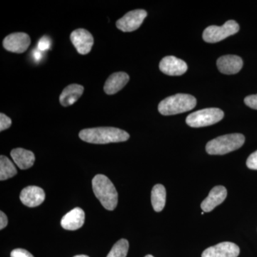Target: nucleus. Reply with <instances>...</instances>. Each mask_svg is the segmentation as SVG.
<instances>
[{
  "label": "nucleus",
  "instance_id": "1",
  "mask_svg": "<svg viewBox=\"0 0 257 257\" xmlns=\"http://www.w3.org/2000/svg\"><path fill=\"white\" fill-rule=\"evenodd\" d=\"M79 136L86 143L99 145L122 143L130 139V135L126 132L114 127L85 128L79 133Z\"/></svg>",
  "mask_w": 257,
  "mask_h": 257
},
{
  "label": "nucleus",
  "instance_id": "2",
  "mask_svg": "<svg viewBox=\"0 0 257 257\" xmlns=\"http://www.w3.org/2000/svg\"><path fill=\"white\" fill-rule=\"evenodd\" d=\"M93 192L101 205L109 211L117 206L118 193L110 179L105 175H97L92 179Z\"/></svg>",
  "mask_w": 257,
  "mask_h": 257
},
{
  "label": "nucleus",
  "instance_id": "3",
  "mask_svg": "<svg viewBox=\"0 0 257 257\" xmlns=\"http://www.w3.org/2000/svg\"><path fill=\"white\" fill-rule=\"evenodd\" d=\"M197 104L194 96L187 94H177L161 101L158 109L160 114L168 116L192 110Z\"/></svg>",
  "mask_w": 257,
  "mask_h": 257
},
{
  "label": "nucleus",
  "instance_id": "4",
  "mask_svg": "<svg viewBox=\"0 0 257 257\" xmlns=\"http://www.w3.org/2000/svg\"><path fill=\"white\" fill-rule=\"evenodd\" d=\"M241 134H230L211 140L206 146V151L211 155H223L235 151L244 144Z\"/></svg>",
  "mask_w": 257,
  "mask_h": 257
},
{
  "label": "nucleus",
  "instance_id": "5",
  "mask_svg": "<svg viewBox=\"0 0 257 257\" xmlns=\"http://www.w3.org/2000/svg\"><path fill=\"white\" fill-rule=\"evenodd\" d=\"M224 117V112L218 108H207L194 111L187 116L186 122L191 127L199 128L219 122Z\"/></svg>",
  "mask_w": 257,
  "mask_h": 257
},
{
  "label": "nucleus",
  "instance_id": "6",
  "mask_svg": "<svg viewBox=\"0 0 257 257\" xmlns=\"http://www.w3.org/2000/svg\"><path fill=\"white\" fill-rule=\"evenodd\" d=\"M239 26L234 20H229L221 27H208L203 32V40L208 43H216L224 40L226 37L237 33Z\"/></svg>",
  "mask_w": 257,
  "mask_h": 257
},
{
  "label": "nucleus",
  "instance_id": "7",
  "mask_svg": "<svg viewBox=\"0 0 257 257\" xmlns=\"http://www.w3.org/2000/svg\"><path fill=\"white\" fill-rule=\"evenodd\" d=\"M147 13L144 10H136L126 13L123 18L116 22V28L124 32L135 31L140 28Z\"/></svg>",
  "mask_w": 257,
  "mask_h": 257
},
{
  "label": "nucleus",
  "instance_id": "8",
  "mask_svg": "<svg viewBox=\"0 0 257 257\" xmlns=\"http://www.w3.org/2000/svg\"><path fill=\"white\" fill-rule=\"evenodd\" d=\"M30 43L31 40L28 34L16 32L5 37L3 40V47L9 52L21 54L28 50Z\"/></svg>",
  "mask_w": 257,
  "mask_h": 257
},
{
  "label": "nucleus",
  "instance_id": "9",
  "mask_svg": "<svg viewBox=\"0 0 257 257\" xmlns=\"http://www.w3.org/2000/svg\"><path fill=\"white\" fill-rule=\"evenodd\" d=\"M70 40L76 50L80 55H87L94 45L92 34L84 29H77L72 32Z\"/></svg>",
  "mask_w": 257,
  "mask_h": 257
},
{
  "label": "nucleus",
  "instance_id": "10",
  "mask_svg": "<svg viewBox=\"0 0 257 257\" xmlns=\"http://www.w3.org/2000/svg\"><path fill=\"white\" fill-rule=\"evenodd\" d=\"M239 253V247L236 243L225 241L204 250L202 257H237Z\"/></svg>",
  "mask_w": 257,
  "mask_h": 257
},
{
  "label": "nucleus",
  "instance_id": "11",
  "mask_svg": "<svg viewBox=\"0 0 257 257\" xmlns=\"http://www.w3.org/2000/svg\"><path fill=\"white\" fill-rule=\"evenodd\" d=\"M188 69L183 60L174 56H168L162 59L160 63V69L164 74L170 76H180L185 73Z\"/></svg>",
  "mask_w": 257,
  "mask_h": 257
},
{
  "label": "nucleus",
  "instance_id": "12",
  "mask_svg": "<svg viewBox=\"0 0 257 257\" xmlns=\"http://www.w3.org/2000/svg\"><path fill=\"white\" fill-rule=\"evenodd\" d=\"M20 200L28 207H36L43 203L45 199V193L40 187L29 186L23 189L20 196Z\"/></svg>",
  "mask_w": 257,
  "mask_h": 257
},
{
  "label": "nucleus",
  "instance_id": "13",
  "mask_svg": "<svg viewBox=\"0 0 257 257\" xmlns=\"http://www.w3.org/2000/svg\"><path fill=\"white\" fill-rule=\"evenodd\" d=\"M227 191L223 186H216L211 189L208 197L201 204L204 212H209L226 199Z\"/></svg>",
  "mask_w": 257,
  "mask_h": 257
},
{
  "label": "nucleus",
  "instance_id": "14",
  "mask_svg": "<svg viewBox=\"0 0 257 257\" xmlns=\"http://www.w3.org/2000/svg\"><path fill=\"white\" fill-rule=\"evenodd\" d=\"M218 69L221 73L234 74L238 73L243 67L242 59L236 55H225L218 59Z\"/></svg>",
  "mask_w": 257,
  "mask_h": 257
},
{
  "label": "nucleus",
  "instance_id": "15",
  "mask_svg": "<svg viewBox=\"0 0 257 257\" xmlns=\"http://www.w3.org/2000/svg\"><path fill=\"white\" fill-rule=\"evenodd\" d=\"M85 214L81 208H74L66 214L61 220L62 228L66 230L74 231L82 227L84 223Z\"/></svg>",
  "mask_w": 257,
  "mask_h": 257
},
{
  "label": "nucleus",
  "instance_id": "16",
  "mask_svg": "<svg viewBox=\"0 0 257 257\" xmlns=\"http://www.w3.org/2000/svg\"><path fill=\"white\" fill-rule=\"evenodd\" d=\"M130 80V77L125 72H116L109 76L104 84V90L106 94L111 95L123 89Z\"/></svg>",
  "mask_w": 257,
  "mask_h": 257
},
{
  "label": "nucleus",
  "instance_id": "17",
  "mask_svg": "<svg viewBox=\"0 0 257 257\" xmlns=\"http://www.w3.org/2000/svg\"><path fill=\"white\" fill-rule=\"evenodd\" d=\"M10 155L20 170H28L35 163V156L33 152L25 149H15L12 150Z\"/></svg>",
  "mask_w": 257,
  "mask_h": 257
},
{
  "label": "nucleus",
  "instance_id": "18",
  "mask_svg": "<svg viewBox=\"0 0 257 257\" xmlns=\"http://www.w3.org/2000/svg\"><path fill=\"white\" fill-rule=\"evenodd\" d=\"M84 92L80 84H72L64 88L60 96V102L63 106H69L77 101Z\"/></svg>",
  "mask_w": 257,
  "mask_h": 257
},
{
  "label": "nucleus",
  "instance_id": "19",
  "mask_svg": "<svg viewBox=\"0 0 257 257\" xmlns=\"http://www.w3.org/2000/svg\"><path fill=\"white\" fill-rule=\"evenodd\" d=\"M166 197L165 187L162 184H156L152 190L151 200L152 207L157 212H160L165 208Z\"/></svg>",
  "mask_w": 257,
  "mask_h": 257
},
{
  "label": "nucleus",
  "instance_id": "20",
  "mask_svg": "<svg viewBox=\"0 0 257 257\" xmlns=\"http://www.w3.org/2000/svg\"><path fill=\"white\" fill-rule=\"evenodd\" d=\"M18 173L14 164L8 157L2 155L0 157V180L5 181L6 179L15 177Z\"/></svg>",
  "mask_w": 257,
  "mask_h": 257
},
{
  "label": "nucleus",
  "instance_id": "21",
  "mask_svg": "<svg viewBox=\"0 0 257 257\" xmlns=\"http://www.w3.org/2000/svg\"><path fill=\"white\" fill-rule=\"evenodd\" d=\"M128 246H130L127 240L120 239L113 246L106 257H126L128 253Z\"/></svg>",
  "mask_w": 257,
  "mask_h": 257
},
{
  "label": "nucleus",
  "instance_id": "22",
  "mask_svg": "<svg viewBox=\"0 0 257 257\" xmlns=\"http://www.w3.org/2000/svg\"><path fill=\"white\" fill-rule=\"evenodd\" d=\"M12 124V120L7 115L0 114V131L3 132L10 128Z\"/></svg>",
  "mask_w": 257,
  "mask_h": 257
},
{
  "label": "nucleus",
  "instance_id": "23",
  "mask_svg": "<svg viewBox=\"0 0 257 257\" xmlns=\"http://www.w3.org/2000/svg\"><path fill=\"white\" fill-rule=\"evenodd\" d=\"M246 166L250 170H257V150L248 157Z\"/></svg>",
  "mask_w": 257,
  "mask_h": 257
},
{
  "label": "nucleus",
  "instance_id": "24",
  "mask_svg": "<svg viewBox=\"0 0 257 257\" xmlns=\"http://www.w3.org/2000/svg\"><path fill=\"white\" fill-rule=\"evenodd\" d=\"M51 45L50 39L47 37H43L40 39L37 45V49L43 52L50 49Z\"/></svg>",
  "mask_w": 257,
  "mask_h": 257
},
{
  "label": "nucleus",
  "instance_id": "25",
  "mask_svg": "<svg viewBox=\"0 0 257 257\" xmlns=\"http://www.w3.org/2000/svg\"><path fill=\"white\" fill-rule=\"evenodd\" d=\"M11 257H34L32 253L23 248H16L10 253Z\"/></svg>",
  "mask_w": 257,
  "mask_h": 257
},
{
  "label": "nucleus",
  "instance_id": "26",
  "mask_svg": "<svg viewBox=\"0 0 257 257\" xmlns=\"http://www.w3.org/2000/svg\"><path fill=\"white\" fill-rule=\"evenodd\" d=\"M244 103L251 109H257V94L246 96Z\"/></svg>",
  "mask_w": 257,
  "mask_h": 257
},
{
  "label": "nucleus",
  "instance_id": "27",
  "mask_svg": "<svg viewBox=\"0 0 257 257\" xmlns=\"http://www.w3.org/2000/svg\"><path fill=\"white\" fill-rule=\"evenodd\" d=\"M8 224V219L3 211H0V229H5Z\"/></svg>",
  "mask_w": 257,
  "mask_h": 257
},
{
  "label": "nucleus",
  "instance_id": "28",
  "mask_svg": "<svg viewBox=\"0 0 257 257\" xmlns=\"http://www.w3.org/2000/svg\"><path fill=\"white\" fill-rule=\"evenodd\" d=\"M32 57H33V60L36 61V62H39L42 59V51L38 50H35L32 52Z\"/></svg>",
  "mask_w": 257,
  "mask_h": 257
},
{
  "label": "nucleus",
  "instance_id": "29",
  "mask_svg": "<svg viewBox=\"0 0 257 257\" xmlns=\"http://www.w3.org/2000/svg\"><path fill=\"white\" fill-rule=\"evenodd\" d=\"M74 257H89L87 256V255H77V256H74Z\"/></svg>",
  "mask_w": 257,
  "mask_h": 257
},
{
  "label": "nucleus",
  "instance_id": "30",
  "mask_svg": "<svg viewBox=\"0 0 257 257\" xmlns=\"http://www.w3.org/2000/svg\"><path fill=\"white\" fill-rule=\"evenodd\" d=\"M145 257H154L153 256H152V255H147V256H145Z\"/></svg>",
  "mask_w": 257,
  "mask_h": 257
}]
</instances>
